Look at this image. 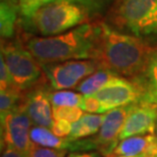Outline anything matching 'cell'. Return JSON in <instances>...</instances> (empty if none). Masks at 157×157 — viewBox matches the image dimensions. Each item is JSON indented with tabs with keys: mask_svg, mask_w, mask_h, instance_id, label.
Masks as SVG:
<instances>
[{
	"mask_svg": "<svg viewBox=\"0 0 157 157\" xmlns=\"http://www.w3.org/2000/svg\"><path fill=\"white\" fill-rule=\"evenodd\" d=\"M157 122V104L145 102L135 103L128 113L119 141L134 136L155 134Z\"/></svg>",
	"mask_w": 157,
	"mask_h": 157,
	"instance_id": "11",
	"label": "cell"
},
{
	"mask_svg": "<svg viewBox=\"0 0 157 157\" xmlns=\"http://www.w3.org/2000/svg\"><path fill=\"white\" fill-rule=\"evenodd\" d=\"M101 103L104 113L112 109L141 102V91L132 80L115 77L93 95Z\"/></svg>",
	"mask_w": 157,
	"mask_h": 157,
	"instance_id": "8",
	"label": "cell"
},
{
	"mask_svg": "<svg viewBox=\"0 0 157 157\" xmlns=\"http://www.w3.org/2000/svg\"><path fill=\"white\" fill-rule=\"evenodd\" d=\"M111 155L121 157H157V137L142 135L121 141Z\"/></svg>",
	"mask_w": 157,
	"mask_h": 157,
	"instance_id": "13",
	"label": "cell"
},
{
	"mask_svg": "<svg viewBox=\"0 0 157 157\" xmlns=\"http://www.w3.org/2000/svg\"><path fill=\"white\" fill-rule=\"evenodd\" d=\"M115 77H119L112 71L105 70V68H100L96 71L95 73L91 76L84 78L80 84L76 87V90L82 95L90 96L94 95L98 91L105 86L109 81L112 80Z\"/></svg>",
	"mask_w": 157,
	"mask_h": 157,
	"instance_id": "17",
	"label": "cell"
},
{
	"mask_svg": "<svg viewBox=\"0 0 157 157\" xmlns=\"http://www.w3.org/2000/svg\"><path fill=\"white\" fill-rule=\"evenodd\" d=\"M1 157H30V154L12 148L10 146H5V149L2 152Z\"/></svg>",
	"mask_w": 157,
	"mask_h": 157,
	"instance_id": "27",
	"label": "cell"
},
{
	"mask_svg": "<svg viewBox=\"0 0 157 157\" xmlns=\"http://www.w3.org/2000/svg\"><path fill=\"white\" fill-rule=\"evenodd\" d=\"M50 92L51 91L45 86H36L27 91L24 95L21 105L35 127H43L50 130L54 122Z\"/></svg>",
	"mask_w": 157,
	"mask_h": 157,
	"instance_id": "10",
	"label": "cell"
},
{
	"mask_svg": "<svg viewBox=\"0 0 157 157\" xmlns=\"http://www.w3.org/2000/svg\"><path fill=\"white\" fill-rule=\"evenodd\" d=\"M1 55L4 57L15 89L27 92L41 81L44 74L42 67L25 45L18 42L2 43Z\"/></svg>",
	"mask_w": 157,
	"mask_h": 157,
	"instance_id": "5",
	"label": "cell"
},
{
	"mask_svg": "<svg viewBox=\"0 0 157 157\" xmlns=\"http://www.w3.org/2000/svg\"><path fill=\"white\" fill-rule=\"evenodd\" d=\"M24 95L23 92L15 89L14 87L0 92V113L1 118L6 117L8 113L14 111L23 104Z\"/></svg>",
	"mask_w": 157,
	"mask_h": 157,
	"instance_id": "19",
	"label": "cell"
},
{
	"mask_svg": "<svg viewBox=\"0 0 157 157\" xmlns=\"http://www.w3.org/2000/svg\"><path fill=\"white\" fill-rule=\"evenodd\" d=\"M67 157H104L98 151H86V152H71Z\"/></svg>",
	"mask_w": 157,
	"mask_h": 157,
	"instance_id": "28",
	"label": "cell"
},
{
	"mask_svg": "<svg viewBox=\"0 0 157 157\" xmlns=\"http://www.w3.org/2000/svg\"><path fill=\"white\" fill-rule=\"evenodd\" d=\"M103 21L117 32L157 46V0H115Z\"/></svg>",
	"mask_w": 157,
	"mask_h": 157,
	"instance_id": "3",
	"label": "cell"
},
{
	"mask_svg": "<svg viewBox=\"0 0 157 157\" xmlns=\"http://www.w3.org/2000/svg\"><path fill=\"white\" fill-rule=\"evenodd\" d=\"M17 1L20 7V15L26 17L34 12L36 9L40 8L41 6L56 0H17Z\"/></svg>",
	"mask_w": 157,
	"mask_h": 157,
	"instance_id": "23",
	"label": "cell"
},
{
	"mask_svg": "<svg viewBox=\"0 0 157 157\" xmlns=\"http://www.w3.org/2000/svg\"><path fill=\"white\" fill-rule=\"evenodd\" d=\"M154 135L157 137V122H156V128H155V134Z\"/></svg>",
	"mask_w": 157,
	"mask_h": 157,
	"instance_id": "29",
	"label": "cell"
},
{
	"mask_svg": "<svg viewBox=\"0 0 157 157\" xmlns=\"http://www.w3.org/2000/svg\"><path fill=\"white\" fill-rule=\"evenodd\" d=\"M99 23H85L60 35L33 37L24 45L40 64L68 60L97 59Z\"/></svg>",
	"mask_w": 157,
	"mask_h": 157,
	"instance_id": "1",
	"label": "cell"
},
{
	"mask_svg": "<svg viewBox=\"0 0 157 157\" xmlns=\"http://www.w3.org/2000/svg\"><path fill=\"white\" fill-rule=\"evenodd\" d=\"M63 1L80 6L87 13L89 21H94V18L100 17L102 15L105 17L115 0H63Z\"/></svg>",
	"mask_w": 157,
	"mask_h": 157,
	"instance_id": "18",
	"label": "cell"
},
{
	"mask_svg": "<svg viewBox=\"0 0 157 157\" xmlns=\"http://www.w3.org/2000/svg\"><path fill=\"white\" fill-rule=\"evenodd\" d=\"M84 115V111L80 107H53L54 121H67L71 124L78 121Z\"/></svg>",
	"mask_w": 157,
	"mask_h": 157,
	"instance_id": "21",
	"label": "cell"
},
{
	"mask_svg": "<svg viewBox=\"0 0 157 157\" xmlns=\"http://www.w3.org/2000/svg\"><path fill=\"white\" fill-rule=\"evenodd\" d=\"M134 104L112 109L105 113L101 128L97 133L96 137L94 138L97 144V151L101 153L104 157L110 156L118 143L121 142L119 136H121L125 119Z\"/></svg>",
	"mask_w": 157,
	"mask_h": 157,
	"instance_id": "9",
	"label": "cell"
},
{
	"mask_svg": "<svg viewBox=\"0 0 157 157\" xmlns=\"http://www.w3.org/2000/svg\"><path fill=\"white\" fill-rule=\"evenodd\" d=\"M152 46L131 35L117 32L100 21L98 55L96 60L119 77L137 78L145 68Z\"/></svg>",
	"mask_w": 157,
	"mask_h": 157,
	"instance_id": "2",
	"label": "cell"
},
{
	"mask_svg": "<svg viewBox=\"0 0 157 157\" xmlns=\"http://www.w3.org/2000/svg\"><path fill=\"white\" fill-rule=\"evenodd\" d=\"M108 157H121V156H115V155H110V156H108Z\"/></svg>",
	"mask_w": 157,
	"mask_h": 157,
	"instance_id": "30",
	"label": "cell"
},
{
	"mask_svg": "<svg viewBox=\"0 0 157 157\" xmlns=\"http://www.w3.org/2000/svg\"><path fill=\"white\" fill-rule=\"evenodd\" d=\"M40 65L51 87L56 91L76 88L84 78L101 68L95 59L68 60Z\"/></svg>",
	"mask_w": 157,
	"mask_h": 157,
	"instance_id": "6",
	"label": "cell"
},
{
	"mask_svg": "<svg viewBox=\"0 0 157 157\" xmlns=\"http://www.w3.org/2000/svg\"><path fill=\"white\" fill-rule=\"evenodd\" d=\"M20 13L17 0H1L0 4V31L2 39H10L14 35L15 25Z\"/></svg>",
	"mask_w": 157,
	"mask_h": 157,
	"instance_id": "16",
	"label": "cell"
},
{
	"mask_svg": "<svg viewBox=\"0 0 157 157\" xmlns=\"http://www.w3.org/2000/svg\"><path fill=\"white\" fill-rule=\"evenodd\" d=\"M33 122L23 105L1 118L2 143L30 154L34 145L31 139Z\"/></svg>",
	"mask_w": 157,
	"mask_h": 157,
	"instance_id": "7",
	"label": "cell"
},
{
	"mask_svg": "<svg viewBox=\"0 0 157 157\" xmlns=\"http://www.w3.org/2000/svg\"><path fill=\"white\" fill-rule=\"evenodd\" d=\"M71 127H73V124H71L70 121H62L61 119V121H54L50 130L56 136L67 138L70 136L71 132Z\"/></svg>",
	"mask_w": 157,
	"mask_h": 157,
	"instance_id": "26",
	"label": "cell"
},
{
	"mask_svg": "<svg viewBox=\"0 0 157 157\" xmlns=\"http://www.w3.org/2000/svg\"><path fill=\"white\" fill-rule=\"evenodd\" d=\"M83 8L74 3L56 0L47 3L26 17H21L18 25L25 32L35 37L60 35L85 23H89Z\"/></svg>",
	"mask_w": 157,
	"mask_h": 157,
	"instance_id": "4",
	"label": "cell"
},
{
	"mask_svg": "<svg viewBox=\"0 0 157 157\" xmlns=\"http://www.w3.org/2000/svg\"><path fill=\"white\" fill-rule=\"evenodd\" d=\"M67 151L53 148H47L34 144L30 152V157H67Z\"/></svg>",
	"mask_w": 157,
	"mask_h": 157,
	"instance_id": "24",
	"label": "cell"
},
{
	"mask_svg": "<svg viewBox=\"0 0 157 157\" xmlns=\"http://www.w3.org/2000/svg\"><path fill=\"white\" fill-rule=\"evenodd\" d=\"M103 114H95V113H84L78 121L74 122L71 127V132L68 138L74 140L85 139L90 138L96 135L99 132L100 128L104 121Z\"/></svg>",
	"mask_w": 157,
	"mask_h": 157,
	"instance_id": "15",
	"label": "cell"
},
{
	"mask_svg": "<svg viewBox=\"0 0 157 157\" xmlns=\"http://www.w3.org/2000/svg\"><path fill=\"white\" fill-rule=\"evenodd\" d=\"M82 110L86 113H95V114H103V111L101 103L98 101V99L95 98L93 95L85 96L83 95V98L81 100L80 106Z\"/></svg>",
	"mask_w": 157,
	"mask_h": 157,
	"instance_id": "22",
	"label": "cell"
},
{
	"mask_svg": "<svg viewBox=\"0 0 157 157\" xmlns=\"http://www.w3.org/2000/svg\"><path fill=\"white\" fill-rule=\"evenodd\" d=\"M132 81L141 91V102L157 104V46L153 47L144 71Z\"/></svg>",
	"mask_w": 157,
	"mask_h": 157,
	"instance_id": "14",
	"label": "cell"
},
{
	"mask_svg": "<svg viewBox=\"0 0 157 157\" xmlns=\"http://www.w3.org/2000/svg\"><path fill=\"white\" fill-rule=\"evenodd\" d=\"M12 87H13V84H12L10 73L5 63L4 57L0 54V89L6 90Z\"/></svg>",
	"mask_w": 157,
	"mask_h": 157,
	"instance_id": "25",
	"label": "cell"
},
{
	"mask_svg": "<svg viewBox=\"0 0 157 157\" xmlns=\"http://www.w3.org/2000/svg\"><path fill=\"white\" fill-rule=\"evenodd\" d=\"M31 139L36 145L65 150L67 152H86L97 151V144L94 137L74 140L71 138H62L54 135L51 130L43 127H33L31 130Z\"/></svg>",
	"mask_w": 157,
	"mask_h": 157,
	"instance_id": "12",
	"label": "cell"
},
{
	"mask_svg": "<svg viewBox=\"0 0 157 157\" xmlns=\"http://www.w3.org/2000/svg\"><path fill=\"white\" fill-rule=\"evenodd\" d=\"M83 95L71 90H58L50 92L52 107H78Z\"/></svg>",
	"mask_w": 157,
	"mask_h": 157,
	"instance_id": "20",
	"label": "cell"
}]
</instances>
